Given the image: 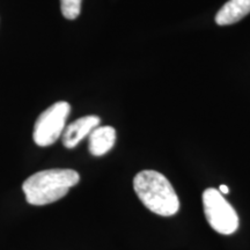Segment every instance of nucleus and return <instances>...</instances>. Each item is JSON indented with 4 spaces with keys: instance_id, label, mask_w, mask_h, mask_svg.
<instances>
[{
    "instance_id": "f257e3e1",
    "label": "nucleus",
    "mask_w": 250,
    "mask_h": 250,
    "mask_svg": "<svg viewBox=\"0 0 250 250\" xmlns=\"http://www.w3.org/2000/svg\"><path fill=\"white\" fill-rule=\"evenodd\" d=\"M79 181L80 175L78 171L55 168L31 175L23 182L22 190L29 204L42 206L62 199Z\"/></svg>"
},
{
    "instance_id": "f03ea898",
    "label": "nucleus",
    "mask_w": 250,
    "mask_h": 250,
    "mask_svg": "<svg viewBox=\"0 0 250 250\" xmlns=\"http://www.w3.org/2000/svg\"><path fill=\"white\" fill-rule=\"evenodd\" d=\"M133 189L149 211L162 217H171L180 208L176 191L165 175L155 170H143L134 176Z\"/></svg>"
},
{
    "instance_id": "7ed1b4c3",
    "label": "nucleus",
    "mask_w": 250,
    "mask_h": 250,
    "mask_svg": "<svg viewBox=\"0 0 250 250\" xmlns=\"http://www.w3.org/2000/svg\"><path fill=\"white\" fill-rule=\"evenodd\" d=\"M203 208L206 220L215 232L229 235L239 228V215L219 190L208 188L203 192Z\"/></svg>"
},
{
    "instance_id": "20e7f679",
    "label": "nucleus",
    "mask_w": 250,
    "mask_h": 250,
    "mask_svg": "<svg viewBox=\"0 0 250 250\" xmlns=\"http://www.w3.org/2000/svg\"><path fill=\"white\" fill-rule=\"evenodd\" d=\"M71 112L68 102L59 101L50 105L40 115L34 126L33 138L41 147L52 145L62 136L67 117Z\"/></svg>"
},
{
    "instance_id": "39448f33",
    "label": "nucleus",
    "mask_w": 250,
    "mask_h": 250,
    "mask_svg": "<svg viewBox=\"0 0 250 250\" xmlns=\"http://www.w3.org/2000/svg\"><path fill=\"white\" fill-rule=\"evenodd\" d=\"M100 122H101L100 117L95 115H88V116L78 118L77 121L65 127L62 136V145L66 148L76 147L81 140L88 137L90 132L99 126Z\"/></svg>"
},
{
    "instance_id": "423d86ee",
    "label": "nucleus",
    "mask_w": 250,
    "mask_h": 250,
    "mask_svg": "<svg viewBox=\"0 0 250 250\" xmlns=\"http://www.w3.org/2000/svg\"><path fill=\"white\" fill-rule=\"evenodd\" d=\"M116 142V130L112 126L95 127L88 136V149L94 156H102L114 147Z\"/></svg>"
},
{
    "instance_id": "0eeeda50",
    "label": "nucleus",
    "mask_w": 250,
    "mask_h": 250,
    "mask_svg": "<svg viewBox=\"0 0 250 250\" xmlns=\"http://www.w3.org/2000/svg\"><path fill=\"white\" fill-rule=\"evenodd\" d=\"M250 13V0H229L219 9L215 22L219 26L236 23Z\"/></svg>"
},
{
    "instance_id": "6e6552de",
    "label": "nucleus",
    "mask_w": 250,
    "mask_h": 250,
    "mask_svg": "<svg viewBox=\"0 0 250 250\" xmlns=\"http://www.w3.org/2000/svg\"><path fill=\"white\" fill-rule=\"evenodd\" d=\"M83 0H61L62 17L67 20H74L80 15Z\"/></svg>"
},
{
    "instance_id": "1a4fd4ad",
    "label": "nucleus",
    "mask_w": 250,
    "mask_h": 250,
    "mask_svg": "<svg viewBox=\"0 0 250 250\" xmlns=\"http://www.w3.org/2000/svg\"><path fill=\"white\" fill-rule=\"evenodd\" d=\"M219 191L223 193V195H226V193L229 192V189H228V187L225 186V184H221V186L219 187Z\"/></svg>"
}]
</instances>
